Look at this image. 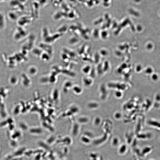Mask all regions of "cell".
Wrapping results in <instances>:
<instances>
[{
    "label": "cell",
    "instance_id": "obj_1",
    "mask_svg": "<svg viewBox=\"0 0 160 160\" xmlns=\"http://www.w3.org/2000/svg\"><path fill=\"white\" fill-rule=\"evenodd\" d=\"M116 96L119 97L121 95V93L119 92H117L116 93Z\"/></svg>",
    "mask_w": 160,
    "mask_h": 160
},
{
    "label": "cell",
    "instance_id": "obj_2",
    "mask_svg": "<svg viewBox=\"0 0 160 160\" xmlns=\"http://www.w3.org/2000/svg\"><path fill=\"white\" fill-rule=\"evenodd\" d=\"M115 116H116L115 117L116 118H119L121 116V115L120 114V113H118L116 114Z\"/></svg>",
    "mask_w": 160,
    "mask_h": 160
}]
</instances>
